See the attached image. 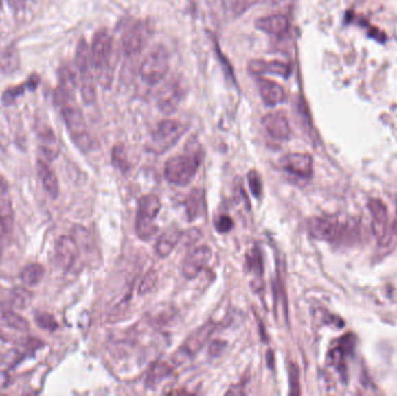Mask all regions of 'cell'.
Returning a JSON list of instances; mask_svg holds the SVG:
<instances>
[{"mask_svg":"<svg viewBox=\"0 0 397 396\" xmlns=\"http://www.w3.org/2000/svg\"><path fill=\"white\" fill-rule=\"evenodd\" d=\"M0 10H1V0H0Z\"/></svg>","mask_w":397,"mask_h":396,"instance_id":"cell-41","label":"cell"},{"mask_svg":"<svg viewBox=\"0 0 397 396\" xmlns=\"http://www.w3.org/2000/svg\"><path fill=\"white\" fill-rule=\"evenodd\" d=\"M161 202L156 194H146L141 198L136 214L135 231L143 241H149L157 231L156 218L161 211Z\"/></svg>","mask_w":397,"mask_h":396,"instance_id":"cell-5","label":"cell"},{"mask_svg":"<svg viewBox=\"0 0 397 396\" xmlns=\"http://www.w3.org/2000/svg\"><path fill=\"white\" fill-rule=\"evenodd\" d=\"M213 258V251L209 246H201L195 248L185 257L181 272L185 278L194 279L208 266Z\"/></svg>","mask_w":397,"mask_h":396,"instance_id":"cell-10","label":"cell"},{"mask_svg":"<svg viewBox=\"0 0 397 396\" xmlns=\"http://www.w3.org/2000/svg\"><path fill=\"white\" fill-rule=\"evenodd\" d=\"M0 226L4 229L5 234H10L14 228V211L11 200L8 199L5 183H0Z\"/></svg>","mask_w":397,"mask_h":396,"instance_id":"cell-20","label":"cell"},{"mask_svg":"<svg viewBox=\"0 0 397 396\" xmlns=\"http://www.w3.org/2000/svg\"><path fill=\"white\" fill-rule=\"evenodd\" d=\"M180 238H181V233L178 229H168L159 236L156 242L155 251L161 258L169 256L170 253L176 249Z\"/></svg>","mask_w":397,"mask_h":396,"instance_id":"cell-21","label":"cell"},{"mask_svg":"<svg viewBox=\"0 0 397 396\" xmlns=\"http://www.w3.org/2000/svg\"><path fill=\"white\" fill-rule=\"evenodd\" d=\"M157 283V273L155 270L146 273V276L143 277L142 281L139 283V294H146L154 288L155 285Z\"/></svg>","mask_w":397,"mask_h":396,"instance_id":"cell-34","label":"cell"},{"mask_svg":"<svg viewBox=\"0 0 397 396\" xmlns=\"http://www.w3.org/2000/svg\"><path fill=\"white\" fill-rule=\"evenodd\" d=\"M247 265L252 272H255L256 276L262 277L264 268H262V253L258 249L253 250L251 256L247 257Z\"/></svg>","mask_w":397,"mask_h":396,"instance_id":"cell-33","label":"cell"},{"mask_svg":"<svg viewBox=\"0 0 397 396\" xmlns=\"http://www.w3.org/2000/svg\"><path fill=\"white\" fill-rule=\"evenodd\" d=\"M354 229L352 223L338 219L336 216H319L314 218L308 223V231L313 237L322 241L336 243L349 237Z\"/></svg>","mask_w":397,"mask_h":396,"instance_id":"cell-3","label":"cell"},{"mask_svg":"<svg viewBox=\"0 0 397 396\" xmlns=\"http://www.w3.org/2000/svg\"><path fill=\"white\" fill-rule=\"evenodd\" d=\"M247 181H249V186L251 189L252 194L260 199L262 194V180L258 172L256 170H251L247 174Z\"/></svg>","mask_w":397,"mask_h":396,"instance_id":"cell-32","label":"cell"},{"mask_svg":"<svg viewBox=\"0 0 397 396\" xmlns=\"http://www.w3.org/2000/svg\"><path fill=\"white\" fill-rule=\"evenodd\" d=\"M394 229H395V233L397 234V211H396V220H395V224H394Z\"/></svg>","mask_w":397,"mask_h":396,"instance_id":"cell-40","label":"cell"},{"mask_svg":"<svg viewBox=\"0 0 397 396\" xmlns=\"http://www.w3.org/2000/svg\"><path fill=\"white\" fill-rule=\"evenodd\" d=\"M259 95L269 106H277L286 100V91L280 84L269 80H258Z\"/></svg>","mask_w":397,"mask_h":396,"instance_id":"cell-19","label":"cell"},{"mask_svg":"<svg viewBox=\"0 0 397 396\" xmlns=\"http://www.w3.org/2000/svg\"><path fill=\"white\" fill-rule=\"evenodd\" d=\"M112 161L114 165L117 166V169H120L122 172H127L129 170L127 151L122 144H117L113 148Z\"/></svg>","mask_w":397,"mask_h":396,"instance_id":"cell-29","label":"cell"},{"mask_svg":"<svg viewBox=\"0 0 397 396\" xmlns=\"http://www.w3.org/2000/svg\"><path fill=\"white\" fill-rule=\"evenodd\" d=\"M215 228H216V231H218V233L225 234V233H228V231L233 229V219L228 216H218V219H216V222H215Z\"/></svg>","mask_w":397,"mask_h":396,"instance_id":"cell-36","label":"cell"},{"mask_svg":"<svg viewBox=\"0 0 397 396\" xmlns=\"http://www.w3.org/2000/svg\"><path fill=\"white\" fill-rule=\"evenodd\" d=\"M4 235L5 231L1 226H0V261H1V256H3V250H4Z\"/></svg>","mask_w":397,"mask_h":396,"instance_id":"cell-39","label":"cell"},{"mask_svg":"<svg viewBox=\"0 0 397 396\" xmlns=\"http://www.w3.org/2000/svg\"><path fill=\"white\" fill-rule=\"evenodd\" d=\"M255 26L257 30L266 34L281 36L288 32L289 21L286 15L271 14L256 20Z\"/></svg>","mask_w":397,"mask_h":396,"instance_id":"cell-18","label":"cell"},{"mask_svg":"<svg viewBox=\"0 0 397 396\" xmlns=\"http://www.w3.org/2000/svg\"><path fill=\"white\" fill-rule=\"evenodd\" d=\"M185 95L184 85L179 80H170L158 91L156 102L158 108L165 114H171L178 108Z\"/></svg>","mask_w":397,"mask_h":396,"instance_id":"cell-11","label":"cell"},{"mask_svg":"<svg viewBox=\"0 0 397 396\" xmlns=\"http://www.w3.org/2000/svg\"><path fill=\"white\" fill-rule=\"evenodd\" d=\"M40 140V147H41L43 154L50 159H55L60 152V144L57 141V137L54 134L52 129L45 128L40 132L38 135Z\"/></svg>","mask_w":397,"mask_h":396,"instance_id":"cell-23","label":"cell"},{"mask_svg":"<svg viewBox=\"0 0 397 396\" xmlns=\"http://www.w3.org/2000/svg\"><path fill=\"white\" fill-rule=\"evenodd\" d=\"M172 372V367L168 362L155 364L146 377V385L148 388H156L163 380L169 377Z\"/></svg>","mask_w":397,"mask_h":396,"instance_id":"cell-24","label":"cell"},{"mask_svg":"<svg viewBox=\"0 0 397 396\" xmlns=\"http://www.w3.org/2000/svg\"><path fill=\"white\" fill-rule=\"evenodd\" d=\"M25 1H26V0H8V3H10V5H11L12 8H14V10H20V8H23Z\"/></svg>","mask_w":397,"mask_h":396,"instance_id":"cell-38","label":"cell"},{"mask_svg":"<svg viewBox=\"0 0 397 396\" xmlns=\"http://www.w3.org/2000/svg\"><path fill=\"white\" fill-rule=\"evenodd\" d=\"M216 329V325L214 322L209 321L196 329L194 332H192L188 340L179 347L177 352V359H188L194 357L209 340Z\"/></svg>","mask_w":397,"mask_h":396,"instance_id":"cell-9","label":"cell"},{"mask_svg":"<svg viewBox=\"0 0 397 396\" xmlns=\"http://www.w3.org/2000/svg\"><path fill=\"white\" fill-rule=\"evenodd\" d=\"M92 68L95 71L97 80L102 87L112 85L115 72L117 55L114 48V40L109 30H102L94 35L90 48Z\"/></svg>","mask_w":397,"mask_h":396,"instance_id":"cell-2","label":"cell"},{"mask_svg":"<svg viewBox=\"0 0 397 396\" xmlns=\"http://www.w3.org/2000/svg\"><path fill=\"white\" fill-rule=\"evenodd\" d=\"M148 40V27L142 21L133 23L122 36V49L126 56H135L141 53Z\"/></svg>","mask_w":397,"mask_h":396,"instance_id":"cell-13","label":"cell"},{"mask_svg":"<svg viewBox=\"0 0 397 396\" xmlns=\"http://www.w3.org/2000/svg\"><path fill=\"white\" fill-rule=\"evenodd\" d=\"M257 3L258 0H236V3L234 5V11L237 15L242 14Z\"/></svg>","mask_w":397,"mask_h":396,"instance_id":"cell-37","label":"cell"},{"mask_svg":"<svg viewBox=\"0 0 397 396\" xmlns=\"http://www.w3.org/2000/svg\"><path fill=\"white\" fill-rule=\"evenodd\" d=\"M188 126L178 120H164L158 124L151 136L150 150L163 154L183 137Z\"/></svg>","mask_w":397,"mask_h":396,"instance_id":"cell-8","label":"cell"},{"mask_svg":"<svg viewBox=\"0 0 397 396\" xmlns=\"http://www.w3.org/2000/svg\"><path fill=\"white\" fill-rule=\"evenodd\" d=\"M264 128L266 129L267 134L274 140L287 141L291 136V126L289 121L284 112H272L262 119Z\"/></svg>","mask_w":397,"mask_h":396,"instance_id":"cell-16","label":"cell"},{"mask_svg":"<svg viewBox=\"0 0 397 396\" xmlns=\"http://www.w3.org/2000/svg\"><path fill=\"white\" fill-rule=\"evenodd\" d=\"M60 83L57 90L56 102L60 105L64 124L67 126L73 143L80 150L87 152L91 150L93 141L87 128L84 114L76 102L75 92L77 84H73V82L70 83V80H60Z\"/></svg>","mask_w":397,"mask_h":396,"instance_id":"cell-1","label":"cell"},{"mask_svg":"<svg viewBox=\"0 0 397 396\" xmlns=\"http://www.w3.org/2000/svg\"><path fill=\"white\" fill-rule=\"evenodd\" d=\"M170 57L163 45H157L143 60L139 68V75L148 85H156L164 80L169 72Z\"/></svg>","mask_w":397,"mask_h":396,"instance_id":"cell-7","label":"cell"},{"mask_svg":"<svg viewBox=\"0 0 397 396\" xmlns=\"http://www.w3.org/2000/svg\"><path fill=\"white\" fill-rule=\"evenodd\" d=\"M289 372V386H291V395H299L300 394V373L299 369L295 364H291L288 369Z\"/></svg>","mask_w":397,"mask_h":396,"instance_id":"cell-35","label":"cell"},{"mask_svg":"<svg viewBox=\"0 0 397 396\" xmlns=\"http://www.w3.org/2000/svg\"><path fill=\"white\" fill-rule=\"evenodd\" d=\"M38 176L41 178L42 185L49 196H52L53 199L57 198L58 193H60V185H58V180H57L55 172L43 161H38Z\"/></svg>","mask_w":397,"mask_h":396,"instance_id":"cell-22","label":"cell"},{"mask_svg":"<svg viewBox=\"0 0 397 396\" xmlns=\"http://www.w3.org/2000/svg\"><path fill=\"white\" fill-rule=\"evenodd\" d=\"M19 68V56L13 48H8L0 53V69L4 71L12 72Z\"/></svg>","mask_w":397,"mask_h":396,"instance_id":"cell-28","label":"cell"},{"mask_svg":"<svg viewBox=\"0 0 397 396\" xmlns=\"http://www.w3.org/2000/svg\"><path fill=\"white\" fill-rule=\"evenodd\" d=\"M76 68L78 72L79 90L82 99L87 105H92L97 98L95 84L92 73V62L89 45L84 40H80L76 50Z\"/></svg>","mask_w":397,"mask_h":396,"instance_id":"cell-4","label":"cell"},{"mask_svg":"<svg viewBox=\"0 0 397 396\" xmlns=\"http://www.w3.org/2000/svg\"><path fill=\"white\" fill-rule=\"evenodd\" d=\"M280 166L286 172L301 179H309L314 172L313 157L304 152L287 154L280 159Z\"/></svg>","mask_w":397,"mask_h":396,"instance_id":"cell-12","label":"cell"},{"mask_svg":"<svg viewBox=\"0 0 397 396\" xmlns=\"http://www.w3.org/2000/svg\"><path fill=\"white\" fill-rule=\"evenodd\" d=\"M30 301H32V295L25 288H16L12 293V305L19 310H23L30 306Z\"/></svg>","mask_w":397,"mask_h":396,"instance_id":"cell-30","label":"cell"},{"mask_svg":"<svg viewBox=\"0 0 397 396\" xmlns=\"http://www.w3.org/2000/svg\"><path fill=\"white\" fill-rule=\"evenodd\" d=\"M249 71L252 75H262L270 73V75H282V77H288L292 72L291 65L285 63L282 60H253L249 63Z\"/></svg>","mask_w":397,"mask_h":396,"instance_id":"cell-17","label":"cell"},{"mask_svg":"<svg viewBox=\"0 0 397 396\" xmlns=\"http://www.w3.org/2000/svg\"><path fill=\"white\" fill-rule=\"evenodd\" d=\"M43 276H45V268L38 263H32L23 268L20 275V279L27 286H35L41 281Z\"/></svg>","mask_w":397,"mask_h":396,"instance_id":"cell-26","label":"cell"},{"mask_svg":"<svg viewBox=\"0 0 397 396\" xmlns=\"http://www.w3.org/2000/svg\"><path fill=\"white\" fill-rule=\"evenodd\" d=\"M35 321L40 328L48 330V331H55L58 327L56 320L50 314L43 313V312L35 314Z\"/></svg>","mask_w":397,"mask_h":396,"instance_id":"cell-31","label":"cell"},{"mask_svg":"<svg viewBox=\"0 0 397 396\" xmlns=\"http://www.w3.org/2000/svg\"><path fill=\"white\" fill-rule=\"evenodd\" d=\"M203 194L198 189H193L191 196H188L186 200V211L190 221H193L195 218H198L201 211V205H203Z\"/></svg>","mask_w":397,"mask_h":396,"instance_id":"cell-27","label":"cell"},{"mask_svg":"<svg viewBox=\"0 0 397 396\" xmlns=\"http://www.w3.org/2000/svg\"><path fill=\"white\" fill-rule=\"evenodd\" d=\"M200 162L198 154L174 156L165 163V178L174 185L186 186L195 177Z\"/></svg>","mask_w":397,"mask_h":396,"instance_id":"cell-6","label":"cell"},{"mask_svg":"<svg viewBox=\"0 0 397 396\" xmlns=\"http://www.w3.org/2000/svg\"><path fill=\"white\" fill-rule=\"evenodd\" d=\"M79 253L78 242L72 236H63L55 246V261L64 271H68L75 265Z\"/></svg>","mask_w":397,"mask_h":396,"instance_id":"cell-14","label":"cell"},{"mask_svg":"<svg viewBox=\"0 0 397 396\" xmlns=\"http://www.w3.org/2000/svg\"><path fill=\"white\" fill-rule=\"evenodd\" d=\"M0 321L5 322L8 327L20 330V331H27L30 330V323L26 321L19 314L14 313L13 310L0 307Z\"/></svg>","mask_w":397,"mask_h":396,"instance_id":"cell-25","label":"cell"},{"mask_svg":"<svg viewBox=\"0 0 397 396\" xmlns=\"http://www.w3.org/2000/svg\"><path fill=\"white\" fill-rule=\"evenodd\" d=\"M368 208L371 213L372 231L378 242L385 243L388 237V211L386 205L378 199H371L368 201Z\"/></svg>","mask_w":397,"mask_h":396,"instance_id":"cell-15","label":"cell"}]
</instances>
